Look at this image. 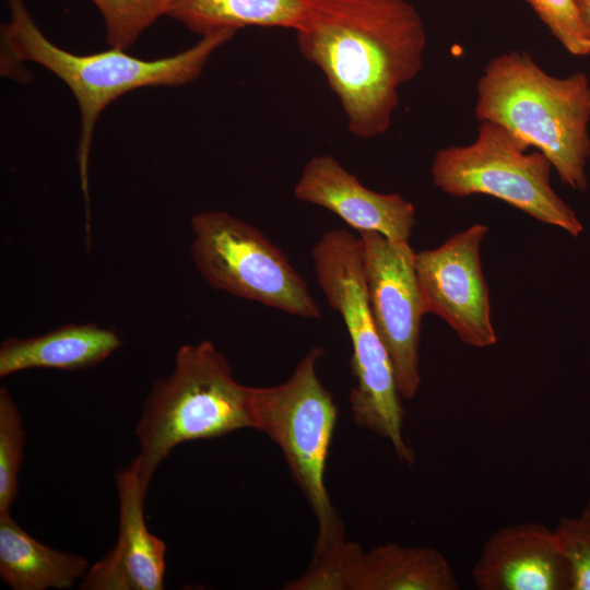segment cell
I'll return each instance as SVG.
<instances>
[{
    "instance_id": "44dd1931",
    "label": "cell",
    "mask_w": 590,
    "mask_h": 590,
    "mask_svg": "<svg viewBox=\"0 0 590 590\" xmlns=\"http://www.w3.org/2000/svg\"><path fill=\"white\" fill-rule=\"evenodd\" d=\"M553 36L571 55H590V38L582 25L575 0H524Z\"/></svg>"
},
{
    "instance_id": "5bb4252c",
    "label": "cell",
    "mask_w": 590,
    "mask_h": 590,
    "mask_svg": "<svg viewBox=\"0 0 590 590\" xmlns=\"http://www.w3.org/2000/svg\"><path fill=\"white\" fill-rule=\"evenodd\" d=\"M347 590H458L447 558L428 546L386 543L370 551L357 544L346 573Z\"/></svg>"
},
{
    "instance_id": "6da1fadb",
    "label": "cell",
    "mask_w": 590,
    "mask_h": 590,
    "mask_svg": "<svg viewBox=\"0 0 590 590\" xmlns=\"http://www.w3.org/2000/svg\"><path fill=\"white\" fill-rule=\"evenodd\" d=\"M305 59L338 97L349 131L362 139L391 126L400 87L423 67L426 32L406 0H310L294 31Z\"/></svg>"
},
{
    "instance_id": "9a60e30c",
    "label": "cell",
    "mask_w": 590,
    "mask_h": 590,
    "mask_svg": "<svg viewBox=\"0 0 590 590\" xmlns=\"http://www.w3.org/2000/svg\"><path fill=\"white\" fill-rule=\"evenodd\" d=\"M120 345L115 331L95 323L67 324L25 339L10 338L0 345V377L33 368H91Z\"/></svg>"
},
{
    "instance_id": "2e32d148",
    "label": "cell",
    "mask_w": 590,
    "mask_h": 590,
    "mask_svg": "<svg viewBox=\"0 0 590 590\" xmlns=\"http://www.w3.org/2000/svg\"><path fill=\"white\" fill-rule=\"evenodd\" d=\"M85 557L51 548L0 512V577L13 590L68 589L88 570Z\"/></svg>"
},
{
    "instance_id": "ac0fdd59",
    "label": "cell",
    "mask_w": 590,
    "mask_h": 590,
    "mask_svg": "<svg viewBox=\"0 0 590 590\" xmlns=\"http://www.w3.org/2000/svg\"><path fill=\"white\" fill-rule=\"evenodd\" d=\"M99 11L109 47L128 50L158 17L166 15L173 0H90Z\"/></svg>"
},
{
    "instance_id": "4fadbf2b",
    "label": "cell",
    "mask_w": 590,
    "mask_h": 590,
    "mask_svg": "<svg viewBox=\"0 0 590 590\" xmlns=\"http://www.w3.org/2000/svg\"><path fill=\"white\" fill-rule=\"evenodd\" d=\"M119 500L118 539L115 546L80 582L82 590L164 589L166 546L146 527L141 488L131 467L116 473Z\"/></svg>"
},
{
    "instance_id": "30bf717a",
    "label": "cell",
    "mask_w": 590,
    "mask_h": 590,
    "mask_svg": "<svg viewBox=\"0 0 590 590\" xmlns=\"http://www.w3.org/2000/svg\"><path fill=\"white\" fill-rule=\"evenodd\" d=\"M487 231V226L474 224L414 256L426 314L445 320L462 342L475 347L497 342L480 258Z\"/></svg>"
},
{
    "instance_id": "5b68a950",
    "label": "cell",
    "mask_w": 590,
    "mask_h": 590,
    "mask_svg": "<svg viewBox=\"0 0 590 590\" xmlns=\"http://www.w3.org/2000/svg\"><path fill=\"white\" fill-rule=\"evenodd\" d=\"M311 258L319 287L342 317L351 340L353 421L387 439L399 460L412 464L414 455L403 436L402 397L368 305L362 239L343 228L330 229L314 246Z\"/></svg>"
},
{
    "instance_id": "ba28073f",
    "label": "cell",
    "mask_w": 590,
    "mask_h": 590,
    "mask_svg": "<svg viewBox=\"0 0 590 590\" xmlns=\"http://www.w3.org/2000/svg\"><path fill=\"white\" fill-rule=\"evenodd\" d=\"M192 261L213 288L307 319L321 316L285 253L257 227L224 211L191 219Z\"/></svg>"
},
{
    "instance_id": "8992f818",
    "label": "cell",
    "mask_w": 590,
    "mask_h": 590,
    "mask_svg": "<svg viewBox=\"0 0 590 590\" xmlns=\"http://www.w3.org/2000/svg\"><path fill=\"white\" fill-rule=\"evenodd\" d=\"M323 350L315 346L290 378L276 386L252 387L255 429L281 449L291 474L318 523L312 557L338 551L345 542L344 524L331 503L324 472L339 409L317 374Z\"/></svg>"
},
{
    "instance_id": "7a4b0ae2",
    "label": "cell",
    "mask_w": 590,
    "mask_h": 590,
    "mask_svg": "<svg viewBox=\"0 0 590 590\" xmlns=\"http://www.w3.org/2000/svg\"><path fill=\"white\" fill-rule=\"evenodd\" d=\"M7 1L10 16L1 26V72L9 74L13 66L33 62L54 73L74 95L81 120L78 166L86 206L94 130L104 109L137 88L181 86L193 82L211 56L236 34L233 30L205 34L193 46L154 60H144L114 47L78 55L55 45L44 35L24 0Z\"/></svg>"
},
{
    "instance_id": "d6986e66",
    "label": "cell",
    "mask_w": 590,
    "mask_h": 590,
    "mask_svg": "<svg viewBox=\"0 0 590 590\" xmlns=\"http://www.w3.org/2000/svg\"><path fill=\"white\" fill-rule=\"evenodd\" d=\"M25 430L7 388L0 389V512L10 511L19 493Z\"/></svg>"
},
{
    "instance_id": "52a82bcc",
    "label": "cell",
    "mask_w": 590,
    "mask_h": 590,
    "mask_svg": "<svg viewBox=\"0 0 590 590\" xmlns=\"http://www.w3.org/2000/svg\"><path fill=\"white\" fill-rule=\"evenodd\" d=\"M500 125L482 121L473 142L439 149L432 178L442 192L467 198L486 194L573 236L582 229L576 212L551 185L553 166L539 150Z\"/></svg>"
},
{
    "instance_id": "e0dca14e",
    "label": "cell",
    "mask_w": 590,
    "mask_h": 590,
    "mask_svg": "<svg viewBox=\"0 0 590 590\" xmlns=\"http://www.w3.org/2000/svg\"><path fill=\"white\" fill-rule=\"evenodd\" d=\"M310 0H173L167 16L189 31L205 35L246 26L295 31Z\"/></svg>"
},
{
    "instance_id": "277c9868",
    "label": "cell",
    "mask_w": 590,
    "mask_h": 590,
    "mask_svg": "<svg viewBox=\"0 0 590 590\" xmlns=\"http://www.w3.org/2000/svg\"><path fill=\"white\" fill-rule=\"evenodd\" d=\"M255 429L252 387L234 377L208 340L180 346L172 373L154 381L135 426L139 455L130 467L146 493L157 467L178 445Z\"/></svg>"
},
{
    "instance_id": "8fae6325",
    "label": "cell",
    "mask_w": 590,
    "mask_h": 590,
    "mask_svg": "<svg viewBox=\"0 0 590 590\" xmlns=\"http://www.w3.org/2000/svg\"><path fill=\"white\" fill-rule=\"evenodd\" d=\"M294 196L334 213L357 233L376 232L392 240L409 241L415 226V209L410 201L399 193L365 187L331 155H316L306 163Z\"/></svg>"
},
{
    "instance_id": "3957f363",
    "label": "cell",
    "mask_w": 590,
    "mask_h": 590,
    "mask_svg": "<svg viewBox=\"0 0 590 590\" xmlns=\"http://www.w3.org/2000/svg\"><path fill=\"white\" fill-rule=\"evenodd\" d=\"M475 116L542 152L566 186L587 189L590 81L583 72L557 78L526 51L496 56L477 81Z\"/></svg>"
},
{
    "instance_id": "9c48e42d",
    "label": "cell",
    "mask_w": 590,
    "mask_h": 590,
    "mask_svg": "<svg viewBox=\"0 0 590 590\" xmlns=\"http://www.w3.org/2000/svg\"><path fill=\"white\" fill-rule=\"evenodd\" d=\"M369 309L390 357L402 399H412L421 386L420 338L426 314L416 276L415 251L409 241L376 232L358 233Z\"/></svg>"
},
{
    "instance_id": "ffe728a7",
    "label": "cell",
    "mask_w": 590,
    "mask_h": 590,
    "mask_svg": "<svg viewBox=\"0 0 590 590\" xmlns=\"http://www.w3.org/2000/svg\"><path fill=\"white\" fill-rule=\"evenodd\" d=\"M554 532L570 569L571 590H590V500L578 517H562Z\"/></svg>"
},
{
    "instance_id": "7402d4cb",
    "label": "cell",
    "mask_w": 590,
    "mask_h": 590,
    "mask_svg": "<svg viewBox=\"0 0 590 590\" xmlns=\"http://www.w3.org/2000/svg\"><path fill=\"white\" fill-rule=\"evenodd\" d=\"M582 25L590 38V0H575Z\"/></svg>"
},
{
    "instance_id": "7c38bea8",
    "label": "cell",
    "mask_w": 590,
    "mask_h": 590,
    "mask_svg": "<svg viewBox=\"0 0 590 590\" xmlns=\"http://www.w3.org/2000/svg\"><path fill=\"white\" fill-rule=\"evenodd\" d=\"M472 578L480 590H571L554 530L538 522L500 528L485 542Z\"/></svg>"
}]
</instances>
